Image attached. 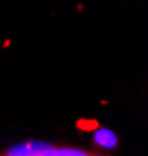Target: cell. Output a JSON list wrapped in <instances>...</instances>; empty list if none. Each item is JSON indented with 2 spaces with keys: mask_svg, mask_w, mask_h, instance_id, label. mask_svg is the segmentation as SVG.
Listing matches in <instances>:
<instances>
[{
  "mask_svg": "<svg viewBox=\"0 0 148 156\" xmlns=\"http://www.w3.org/2000/svg\"><path fill=\"white\" fill-rule=\"evenodd\" d=\"M0 156H104L98 151L73 147L58 145L48 142H23L0 151Z\"/></svg>",
  "mask_w": 148,
  "mask_h": 156,
  "instance_id": "6da1fadb",
  "label": "cell"
},
{
  "mask_svg": "<svg viewBox=\"0 0 148 156\" xmlns=\"http://www.w3.org/2000/svg\"><path fill=\"white\" fill-rule=\"evenodd\" d=\"M95 142L100 147H107L111 148L112 145H115V136L111 131H106V129H101L95 134Z\"/></svg>",
  "mask_w": 148,
  "mask_h": 156,
  "instance_id": "7a4b0ae2",
  "label": "cell"
}]
</instances>
